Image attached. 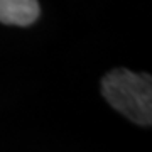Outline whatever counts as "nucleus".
I'll list each match as a JSON object with an SVG mask.
<instances>
[{"mask_svg": "<svg viewBox=\"0 0 152 152\" xmlns=\"http://www.w3.org/2000/svg\"><path fill=\"white\" fill-rule=\"evenodd\" d=\"M102 93L117 112L139 125L152 122V80L129 69H113L102 80Z\"/></svg>", "mask_w": 152, "mask_h": 152, "instance_id": "obj_1", "label": "nucleus"}, {"mask_svg": "<svg viewBox=\"0 0 152 152\" xmlns=\"http://www.w3.org/2000/svg\"><path fill=\"white\" fill-rule=\"evenodd\" d=\"M37 0H0V22L29 26L39 17Z\"/></svg>", "mask_w": 152, "mask_h": 152, "instance_id": "obj_2", "label": "nucleus"}]
</instances>
